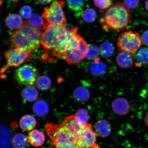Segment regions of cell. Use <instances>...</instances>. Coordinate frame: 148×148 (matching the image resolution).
<instances>
[{"instance_id": "6da1fadb", "label": "cell", "mask_w": 148, "mask_h": 148, "mask_svg": "<svg viewBox=\"0 0 148 148\" xmlns=\"http://www.w3.org/2000/svg\"><path fill=\"white\" fill-rule=\"evenodd\" d=\"M132 19L130 9L119 2L110 7L99 22L103 30L110 29L119 32L127 28Z\"/></svg>"}, {"instance_id": "7a4b0ae2", "label": "cell", "mask_w": 148, "mask_h": 148, "mask_svg": "<svg viewBox=\"0 0 148 148\" xmlns=\"http://www.w3.org/2000/svg\"><path fill=\"white\" fill-rule=\"evenodd\" d=\"M75 27L71 29L65 26L48 25L42 33L40 43L46 49L53 50L73 36Z\"/></svg>"}, {"instance_id": "3957f363", "label": "cell", "mask_w": 148, "mask_h": 148, "mask_svg": "<svg viewBox=\"0 0 148 148\" xmlns=\"http://www.w3.org/2000/svg\"><path fill=\"white\" fill-rule=\"evenodd\" d=\"M88 46L86 40L77 33L64 52L62 58L69 64H79L86 58Z\"/></svg>"}, {"instance_id": "277c9868", "label": "cell", "mask_w": 148, "mask_h": 148, "mask_svg": "<svg viewBox=\"0 0 148 148\" xmlns=\"http://www.w3.org/2000/svg\"><path fill=\"white\" fill-rule=\"evenodd\" d=\"M9 40L12 48L31 52L38 49L41 44L30 35L19 29L14 31Z\"/></svg>"}, {"instance_id": "5b68a950", "label": "cell", "mask_w": 148, "mask_h": 148, "mask_svg": "<svg viewBox=\"0 0 148 148\" xmlns=\"http://www.w3.org/2000/svg\"><path fill=\"white\" fill-rule=\"evenodd\" d=\"M65 3L62 1L53 0L49 7H46L42 17L47 25L65 26L66 19L62 8Z\"/></svg>"}, {"instance_id": "8992f818", "label": "cell", "mask_w": 148, "mask_h": 148, "mask_svg": "<svg viewBox=\"0 0 148 148\" xmlns=\"http://www.w3.org/2000/svg\"><path fill=\"white\" fill-rule=\"evenodd\" d=\"M142 44L140 35L131 30L121 33L116 44L120 52H125L135 55Z\"/></svg>"}, {"instance_id": "52a82bcc", "label": "cell", "mask_w": 148, "mask_h": 148, "mask_svg": "<svg viewBox=\"0 0 148 148\" xmlns=\"http://www.w3.org/2000/svg\"><path fill=\"white\" fill-rule=\"evenodd\" d=\"M7 64L1 69V76L4 79L5 73L11 67H17L25 62H30L32 60L31 52L21 50L12 48L4 53Z\"/></svg>"}, {"instance_id": "ba28073f", "label": "cell", "mask_w": 148, "mask_h": 148, "mask_svg": "<svg viewBox=\"0 0 148 148\" xmlns=\"http://www.w3.org/2000/svg\"><path fill=\"white\" fill-rule=\"evenodd\" d=\"M39 73L36 68L30 64H25L18 68L14 73V77L19 84L31 86L36 82Z\"/></svg>"}, {"instance_id": "9c48e42d", "label": "cell", "mask_w": 148, "mask_h": 148, "mask_svg": "<svg viewBox=\"0 0 148 148\" xmlns=\"http://www.w3.org/2000/svg\"><path fill=\"white\" fill-rule=\"evenodd\" d=\"M98 135L90 123L84 126L77 144L79 148H100L97 143Z\"/></svg>"}, {"instance_id": "30bf717a", "label": "cell", "mask_w": 148, "mask_h": 148, "mask_svg": "<svg viewBox=\"0 0 148 148\" xmlns=\"http://www.w3.org/2000/svg\"><path fill=\"white\" fill-rule=\"evenodd\" d=\"M62 124L69 133L71 142L77 144L84 126L77 121L74 115L67 116Z\"/></svg>"}, {"instance_id": "8fae6325", "label": "cell", "mask_w": 148, "mask_h": 148, "mask_svg": "<svg viewBox=\"0 0 148 148\" xmlns=\"http://www.w3.org/2000/svg\"><path fill=\"white\" fill-rule=\"evenodd\" d=\"M29 143L34 147H39L44 144L45 140L43 132L37 129L32 130L28 134Z\"/></svg>"}, {"instance_id": "7c38bea8", "label": "cell", "mask_w": 148, "mask_h": 148, "mask_svg": "<svg viewBox=\"0 0 148 148\" xmlns=\"http://www.w3.org/2000/svg\"><path fill=\"white\" fill-rule=\"evenodd\" d=\"M112 108L115 113L119 115H123L129 112L130 105L126 99L118 98L113 102Z\"/></svg>"}, {"instance_id": "4fadbf2b", "label": "cell", "mask_w": 148, "mask_h": 148, "mask_svg": "<svg viewBox=\"0 0 148 148\" xmlns=\"http://www.w3.org/2000/svg\"><path fill=\"white\" fill-rule=\"evenodd\" d=\"M95 132L101 138H106L110 136L112 131L111 125L108 121L101 120L97 121L95 125Z\"/></svg>"}, {"instance_id": "5bb4252c", "label": "cell", "mask_w": 148, "mask_h": 148, "mask_svg": "<svg viewBox=\"0 0 148 148\" xmlns=\"http://www.w3.org/2000/svg\"><path fill=\"white\" fill-rule=\"evenodd\" d=\"M116 61L120 67L123 68H128L134 63L133 55L125 52H120L116 57Z\"/></svg>"}, {"instance_id": "9a60e30c", "label": "cell", "mask_w": 148, "mask_h": 148, "mask_svg": "<svg viewBox=\"0 0 148 148\" xmlns=\"http://www.w3.org/2000/svg\"><path fill=\"white\" fill-rule=\"evenodd\" d=\"M21 16L18 14H9L5 19V24L10 29H18L23 27L24 23Z\"/></svg>"}, {"instance_id": "2e32d148", "label": "cell", "mask_w": 148, "mask_h": 148, "mask_svg": "<svg viewBox=\"0 0 148 148\" xmlns=\"http://www.w3.org/2000/svg\"><path fill=\"white\" fill-rule=\"evenodd\" d=\"M74 99L77 101L84 103L87 101L90 98V92L88 89L85 87H78L74 90Z\"/></svg>"}, {"instance_id": "e0dca14e", "label": "cell", "mask_w": 148, "mask_h": 148, "mask_svg": "<svg viewBox=\"0 0 148 148\" xmlns=\"http://www.w3.org/2000/svg\"><path fill=\"white\" fill-rule=\"evenodd\" d=\"M107 70L106 65L100 62L99 59L94 60V62L90 65L88 71L90 75L97 76L104 74Z\"/></svg>"}, {"instance_id": "ac0fdd59", "label": "cell", "mask_w": 148, "mask_h": 148, "mask_svg": "<svg viewBox=\"0 0 148 148\" xmlns=\"http://www.w3.org/2000/svg\"><path fill=\"white\" fill-rule=\"evenodd\" d=\"M27 21L29 25L41 32L44 31L47 25L44 18L38 14H32Z\"/></svg>"}, {"instance_id": "d6986e66", "label": "cell", "mask_w": 148, "mask_h": 148, "mask_svg": "<svg viewBox=\"0 0 148 148\" xmlns=\"http://www.w3.org/2000/svg\"><path fill=\"white\" fill-rule=\"evenodd\" d=\"M36 121L34 116L29 114L24 116L20 120L19 125L24 131L32 130L36 125Z\"/></svg>"}, {"instance_id": "ffe728a7", "label": "cell", "mask_w": 148, "mask_h": 148, "mask_svg": "<svg viewBox=\"0 0 148 148\" xmlns=\"http://www.w3.org/2000/svg\"><path fill=\"white\" fill-rule=\"evenodd\" d=\"M135 64L140 66L148 64V48H142L135 55Z\"/></svg>"}, {"instance_id": "44dd1931", "label": "cell", "mask_w": 148, "mask_h": 148, "mask_svg": "<svg viewBox=\"0 0 148 148\" xmlns=\"http://www.w3.org/2000/svg\"><path fill=\"white\" fill-rule=\"evenodd\" d=\"M21 95L25 101H33L36 100L38 98V92L34 86H27L22 90Z\"/></svg>"}, {"instance_id": "7402d4cb", "label": "cell", "mask_w": 148, "mask_h": 148, "mask_svg": "<svg viewBox=\"0 0 148 148\" xmlns=\"http://www.w3.org/2000/svg\"><path fill=\"white\" fill-rule=\"evenodd\" d=\"M49 110V105L43 100H38L34 103L33 106V112L38 116L45 115Z\"/></svg>"}, {"instance_id": "603a6c76", "label": "cell", "mask_w": 148, "mask_h": 148, "mask_svg": "<svg viewBox=\"0 0 148 148\" xmlns=\"http://www.w3.org/2000/svg\"><path fill=\"white\" fill-rule=\"evenodd\" d=\"M29 142L27 136L22 134H16L12 140V144L15 148H26Z\"/></svg>"}, {"instance_id": "cb8c5ba5", "label": "cell", "mask_w": 148, "mask_h": 148, "mask_svg": "<svg viewBox=\"0 0 148 148\" xmlns=\"http://www.w3.org/2000/svg\"><path fill=\"white\" fill-rule=\"evenodd\" d=\"M100 55L104 58H109L114 52V48L112 44L108 42H103L99 47Z\"/></svg>"}, {"instance_id": "d4e9b609", "label": "cell", "mask_w": 148, "mask_h": 148, "mask_svg": "<svg viewBox=\"0 0 148 148\" xmlns=\"http://www.w3.org/2000/svg\"><path fill=\"white\" fill-rule=\"evenodd\" d=\"M36 84L39 90L42 91H45L50 88L51 82L49 77L45 75H42L37 79Z\"/></svg>"}, {"instance_id": "484cf974", "label": "cell", "mask_w": 148, "mask_h": 148, "mask_svg": "<svg viewBox=\"0 0 148 148\" xmlns=\"http://www.w3.org/2000/svg\"><path fill=\"white\" fill-rule=\"evenodd\" d=\"M74 115L76 120L81 125L84 126L88 123V111L86 109H79Z\"/></svg>"}, {"instance_id": "4316f807", "label": "cell", "mask_w": 148, "mask_h": 148, "mask_svg": "<svg viewBox=\"0 0 148 148\" xmlns=\"http://www.w3.org/2000/svg\"><path fill=\"white\" fill-rule=\"evenodd\" d=\"M100 52L99 48L94 44H88L86 58L89 60H95L98 59Z\"/></svg>"}, {"instance_id": "83f0119b", "label": "cell", "mask_w": 148, "mask_h": 148, "mask_svg": "<svg viewBox=\"0 0 148 148\" xmlns=\"http://www.w3.org/2000/svg\"><path fill=\"white\" fill-rule=\"evenodd\" d=\"M82 17L84 22L91 23L95 21L97 18V12L93 9H86L82 12Z\"/></svg>"}, {"instance_id": "f1b7e54d", "label": "cell", "mask_w": 148, "mask_h": 148, "mask_svg": "<svg viewBox=\"0 0 148 148\" xmlns=\"http://www.w3.org/2000/svg\"><path fill=\"white\" fill-rule=\"evenodd\" d=\"M66 1L70 9L79 12L84 5L86 0H66Z\"/></svg>"}, {"instance_id": "f546056e", "label": "cell", "mask_w": 148, "mask_h": 148, "mask_svg": "<svg viewBox=\"0 0 148 148\" xmlns=\"http://www.w3.org/2000/svg\"><path fill=\"white\" fill-rule=\"evenodd\" d=\"M94 4L101 10H105L110 7L112 4V0H94Z\"/></svg>"}, {"instance_id": "4dcf8cb0", "label": "cell", "mask_w": 148, "mask_h": 148, "mask_svg": "<svg viewBox=\"0 0 148 148\" xmlns=\"http://www.w3.org/2000/svg\"><path fill=\"white\" fill-rule=\"evenodd\" d=\"M32 8L29 5H25L22 7L19 11L20 14L22 17L27 19L29 18L32 15Z\"/></svg>"}, {"instance_id": "1f68e13d", "label": "cell", "mask_w": 148, "mask_h": 148, "mask_svg": "<svg viewBox=\"0 0 148 148\" xmlns=\"http://www.w3.org/2000/svg\"><path fill=\"white\" fill-rule=\"evenodd\" d=\"M139 0H123V4L129 9H134L138 6Z\"/></svg>"}, {"instance_id": "d6a6232c", "label": "cell", "mask_w": 148, "mask_h": 148, "mask_svg": "<svg viewBox=\"0 0 148 148\" xmlns=\"http://www.w3.org/2000/svg\"><path fill=\"white\" fill-rule=\"evenodd\" d=\"M141 38L142 44L148 46V30L145 31L142 34Z\"/></svg>"}, {"instance_id": "836d02e7", "label": "cell", "mask_w": 148, "mask_h": 148, "mask_svg": "<svg viewBox=\"0 0 148 148\" xmlns=\"http://www.w3.org/2000/svg\"><path fill=\"white\" fill-rule=\"evenodd\" d=\"M37 1L38 3L42 5H44L50 3L53 0H37Z\"/></svg>"}, {"instance_id": "e575fe53", "label": "cell", "mask_w": 148, "mask_h": 148, "mask_svg": "<svg viewBox=\"0 0 148 148\" xmlns=\"http://www.w3.org/2000/svg\"><path fill=\"white\" fill-rule=\"evenodd\" d=\"M145 122L146 125L148 127V112L146 114L145 116Z\"/></svg>"}, {"instance_id": "d590c367", "label": "cell", "mask_w": 148, "mask_h": 148, "mask_svg": "<svg viewBox=\"0 0 148 148\" xmlns=\"http://www.w3.org/2000/svg\"><path fill=\"white\" fill-rule=\"evenodd\" d=\"M145 8L148 11V1L146 2L145 4Z\"/></svg>"}, {"instance_id": "8d00e7d4", "label": "cell", "mask_w": 148, "mask_h": 148, "mask_svg": "<svg viewBox=\"0 0 148 148\" xmlns=\"http://www.w3.org/2000/svg\"><path fill=\"white\" fill-rule=\"evenodd\" d=\"M13 1L15 2H17L18 1V0H13Z\"/></svg>"}]
</instances>
